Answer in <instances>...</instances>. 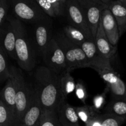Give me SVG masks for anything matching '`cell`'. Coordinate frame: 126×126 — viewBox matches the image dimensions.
Returning <instances> with one entry per match:
<instances>
[{"label": "cell", "mask_w": 126, "mask_h": 126, "mask_svg": "<svg viewBox=\"0 0 126 126\" xmlns=\"http://www.w3.org/2000/svg\"><path fill=\"white\" fill-rule=\"evenodd\" d=\"M20 126H25V125H24V124H23V123H22V124H20Z\"/></svg>", "instance_id": "35"}, {"label": "cell", "mask_w": 126, "mask_h": 126, "mask_svg": "<svg viewBox=\"0 0 126 126\" xmlns=\"http://www.w3.org/2000/svg\"><path fill=\"white\" fill-rule=\"evenodd\" d=\"M95 43L99 52L104 57L110 60L114 56L118 50V46H114L110 42L103 29L101 18L95 38Z\"/></svg>", "instance_id": "14"}, {"label": "cell", "mask_w": 126, "mask_h": 126, "mask_svg": "<svg viewBox=\"0 0 126 126\" xmlns=\"http://www.w3.org/2000/svg\"><path fill=\"white\" fill-rule=\"evenodd\" d=\"M119 1H120L121 2H123L125 6H126V0H119Z\"/></svg>", "instance_id": "34"}, {"label": "cell", "mask_w": 126, "mask_h": 126, "mask_svg": "<svg viewBox=\"0 0 126 126\" xmlns=\"http://www.w3.org/2000/svg\"><path fill=\"white\" fill-rule=\"evenodd\" d=\"M15 17L22 22L36 24L49 20L36 0H7Z\"/></svg>", "instance_id": "4"}, {"label": "cell", "mask_w": 126, "mask_h": 126, "mask_svg": "<svg viewBox=\"0 0 126 126\" xmlns=\"http://www.w3.org/2000/svg\"><path fill=\"white\" fill-rule=\"evenodd\" d=\"M112 1H113V0H101V1H102L103 3L106 4H107V5H108L110 2H111Z\"/></svg>", "instance_id": "33"}, {"label": "cell", "mask_w": 126, "mask_h": 126, "mask_svg": "<svg viewBox=\"0 0 126 126\" xmlns=\"http://www.w3.org/2000/svg\"><path fill=\"white\" fill-rule=\"evenodd\" d=\"M63 33L70 41L79 46H81L85 42L89 41L86 35L81 30L70 24L64 27Z\"/></svg>", "instance_id": "21"}, {"label": "cell", "mask_w": 126, "mask_h": 126, "mask_svg": "<svg viewBox=\"0 0 126 126\" xmlns=\"http://www.w3.org/2000/svg\"><path fill=\"white\" fill-rule=\"evenodd\" d=\"M62 49L67 64V71L77 68H90L87 57L81 46L70 41L63 32L54 36Z\"/></svg>", "instance_id": "5"}, {"label": "cell", "mask_w": 126, "mask_h": 126, "mask_svg": "<svg viewBox=\"0 0 126 126\" xmlns=\"http://www.w3.org/2000/svg\"><path fill=\"white\" fill-rule=\"evenodd\" d=\"M59 121L62 126H81L76 107H73L66 101L62 102L57 110Z\"/></svg>", "instance_id": "15"}, {"label": "cell", "mask_w": 126, "mask_h": 126, "mask_svg": "<svg viewBox=\"0 0 126 126\" xmlns=\"http://www.w3.org/2000/svg\"><path fill=\"white\" fill-rule=\"evenodd\" d=\"M110 93L109 89L106 86L104 91L101 94L97 95L95 96L92 100V107L97 111L100 113V110L103 109L106 104V98H107V94Z\"/></svg>", "instance_id": "27"}, {"label": "cell", "mask_w": 126, "mask_h": 126, "mask_svg": "<svg viewBox=\"0 0 126 126\" xmlns=\"http://www.w3.org/2000/svg\"><path fill=\"white\" fill-rule=\"evenodd\" d=\"M118 23L120 37L126 32V6L119 0H113L108 4Z\"/></svg>", "instance_id": "18"}, {"label": "cell", "mask_w": 126, "mask_h": 126, "mask_svg": "<svg viewBox=\"0 0 126 126\" xmlns=\"http://www.w3.org/2000/svg\"><path fill=\"white\" fill-rule=\"evenodd\" d=\"M9 7L7 0H0V27L7 21Z\"/></svg>", "instance_id": "29"}, {"label": "cell", "mask_w": 126, "mask_h": 126, "mask_svg": "<svg viewBox=\"0 0 126 126\" xmlns=\"http://www.w3.org/2000/svg\"><path fill=\"white\" fill-rule=\"evenodd\" d=\"M104 112L126 118V97H111L105 107Z\"/></svg>", "instance_id": "19"}, {"label": "cell", "mask_w": 126, "mask_h": 126, "mask_svg": "<svg viewBox=\"0 0 126 126\" xmlns=\"http://www.w3.org/2000/svg\"><path fill=\"white\" fill-rule=\"evenodd\" d=\"M16 83L12 75L11 78L6 81V84L1 90L0 93V100L4 103L10 111L13 118V121L16 112Z\"/></svg>", "instance_id": "16"}, {"label": "cell", "mask_w": 126, "mask_h": 126, "mask_svg": "<svg viewBox=\"0 0 126 126\" xmlns=\"http://www.w3.org/2000/svg\"><path fill=\"white\" fill-rule=\"evenodd\" d=\"M57 17L66 14V2L68 0H49Z\"/></svg>", "instance_id": "28"}, {"label": "cell", "mask_w": 126, "mask_h": 126, "mask_svg": "<svg viewBox=\"0 0 126 126\" xmlns=\"http://www.w3.org/2000/svg\"><path fill=\"white\" fill-rule=\"evenodd\" d=\"M11 70L16 83V112L12 126H20L32 103L34 89L26 82L20 70L14 66H11Z\"/></svg>", "instance_id": "3"}, {"label": "cell", "mask_w": 126, "mask_h": 126, "mask_svg": "<svg viewBox=\"0 0 126 126\" xmlns=\"http://www.w3.org/2000/svg\"><path fill=\"white\" fill-rule=\"evenodd\" d=\"M42 58L47 67L56 73L61 75L67 71V64L65 54L54 37Z\"/></svg>", "instance_id": "7"}, {"label": "cell", "mask_w": 126, "mask_h": 126, "mask_svg": "<svg viewBox=\"0 0 126 126\" xmlns=\"http://www.w3.org/2000/svg\"><path fill=\"white\" fill-rule=\"evenodd\" d=\"M7 54L3 48L0 46V81L1 82L7 81L12 76L11 66H9Z\"/></svg>", "instance_id": "23"}, {"label": "cell", "mask_w": 126, "mask_h": 126, "mask_svg": "<svg viewBox=\"0 0 126 126\" xmlns=\"http://www.w3.org/2000/svg\"><path fill=\"white\" fill-rule=\"evenodd\" d=\"M76 84L70 71H66L60 75V87H61L62 100L65 101L67 96L75 91Z\"/></svg>", "instance_id": "20"}, {"label": "cell", "mask_w": 126, "mask_h": 126, "mask_svg": "<svg viewBox=\"0 0 126 126\" xmlns=\"http://www.w3.org/2000/svg\"><path fill=\"white\" fill-rule=\"evenodd\" d=\"M39 126H62L59 121L56 111L43 110Z\"/></svg>", "instance_id": "22"}, {"label": "cell", "mask_w": 126, "mask_h": 126, "mask_svg": "<svg viewBox=\"0 0 126 126\" xmlns=\"http://www.w3.org/2000/svg\"><path fill=\"white\" fill-rule=\"evenodd\" d=\"M126 121V118L111 113H102V126H121Z\"/></svg>", "instance_id": "25"}, {"label": "cell", "mask_w": 126, "mask_h": 126, "mask_svg": "<svg viewBox=\"0 0 126 126\" xmlns=\"http://www.w3.org/2000/svg\"><path fill=\"white\" fill-rule=\"evenodd\" d=\"M34 36L37 50L42 57L47 49L49 43L53 38L52 36L49 20L42 21L36 24Z\"/></svg>", "instance_id": "12"}, {"label": "cell", "mask_w": 126, "mask_h": 126, "mask_svg": "<svg viewBox=\"0 0 126 126\" xmlns=\"http://www.w3.org/2000/svg\"><path fill=\"white\" fill-rule=\"evenodd\" d=\"M75 92L77 98L80 100L84 104L86 105V101L88 97V94L84 85L80 82H78L76 85Z\"/></svg>", "instance_id": "31"}, {"label": "cell", "mask_w": 126, "mask_h": 126, "mask_svg": "<svg viewBox=\"0 0 126 126\" xmlns=\"http://www.w3.org/2000/svg\"><path fill=\"white\" fill-rule=\"evenodd\" d=\"M76 111L79 119H81L85 124L93 119L94 117L100 114L99 112L97 111L94 107L90 105H84L82 107H76Z\"/></svg>", "instance_id": "24"}, {"label": "cell", "mask_w": 126, "mask_h": 126, "mask_svg": "<svg viewBox=\"0 0 126 126\" xmlns=\"http://www.w3.org/2000/svg\"><path fill=\"white\" fill-rule=\"evenodd\" d=\"M85 126H102V113H100L94 117L89 123L85 124Z\"/></svg>", "instance_id": "32"}, {"label": "cell", "mask_w": 126, "mask_h": 126, "mask_svg": "<svg viewBox=\"0 0 126 126\" xmlns=\"http://www.w3.org/2000/svg\"><path fill=\"white\" fill-rule=\"evenodd\" d=\"M1 33V46L3 48L7 55L17 61L16 51V35L14 28L12 23L6 21L0 27Z\"/></svg>", "instance_id": "11"}, {"label": "cell", "mask_w": 126, "mask_h": 126, "mask_svg": "<svg viewBox=\"0 0 126 126\" xmlns=\"http://www.w3.org/2000/svg\"><path fill=\"white\" fill-rule=\"evenodd\" d=\"M44 12L50 17H56L54 9L49 0H36Z\"/></svg>", "instance_id": "30"}, {"label": "cell", "mask_w": 126, "mask_h": 126, "mask_svg": "<svg viewBox=\"0 0 126 126\" xmlns=\"http://www.w3.org/2000/svg\"><path fill=\"white\" fill-rule=\"evenodd\" d=\"M34 89L43 110L57 111L63 102L60 75L46 66H39L36 70Z\"/></svg>", "instance_id": "1"}, {"label": "cell", "mask_w": 126, "mask_h": 126, "mask_svg": "<svg viewBox=\"0 0 126 126\" xmlns=\"http://www.w3.org/2000/svg\"><path fill=\"white\" fill-rule=\"evenodd\" d=\"M83 9L86 14L87 22L89 25L94 38H95L101 14L105 9L108 7V5L102 1H95L93 0H76Z\"/></svg>", "instance_id": "8"}, {"label": "cell", "mask_w": 126, "mask_h": 126, "mask_svg": "<svg viewBox=\"0 0 126 126\" xmlns=\"http://www.w3.org/2000/svg\"><path fill=\"white\" fill-rule=\"evenodd\" d=\"M93 1H101V0H93Z\"/></svg>", "instance_id": "36"}, {"label": "cell", "mask_w": 126, "mask_h": 126, "mask_svg": "<svg viewBox=\"0 0 126 126\" xmlns=\"http://www.w3.org/2000/svg\"><path fill=\"white\" fill-rule=\"evenodd\" d=\"M105 82L111 97H126V83L114 70L94 69Z\"/></svg>", "instance_id": "9"}, {"label": "cell", "mask_w": 126, "mask_h": 126, "mask_svg": "<svg viewBox=\"0 0 126 126\" xmlns=\"http://www.w3.org/2000/svg\"><path fill=\"white\" fill-rule=\"evenodd\" d=\"M7 20L12 23L16 32L17 63L22 70L26 71H32L36 64V59L25 25L22 21L9 15Z\"/></svg>", "instance_id": "2"}, {"label": "cell", "mask_w": 126, "mask_h": 126, "mask_svg": "<svg viewBox=\"0 0 126 126\" xmlns=\"http://www.w3.org/2000/svg\"><path fill=\"white\" fill-rule=\"evenodd\" d=\"M81 47L86 54L91 68L94 70L96 68L100 70H113L111 65L110 59L104 57L99 52L95 41H87Z\"/></svg>", "instance_id": "10"}, {"label": "cell", "mask_w": 126, "mask_h": 126, "mask_svg": "<svg viewBox=\"0 0 126 126\" xmlns=\"http://www.w3.org/2000/svg\"><path fill=\"white\" fill-rule=\"evenodd\" d=\"M13 118L4 103L0 100V126H12Z\"/></svg>", "instance_id": "26"}, {"label": "cell", "mask_w": 126, "mask_h": 126, "mask_svg": "<svg viewBox=\"0 0 126 126\" xmlns=\"http://www.w3.org/2000/svg\"><path fill=\"white\" fill-rule=\"evenodd\" d=\"M100 18L103 29L110 42L114 46H118L120 38L118 23L108 7L102 11Z\"/></svg>", "instance_id": "13"}, {"label": "cell", "mask_w": 126, "mask_h": 126, "mask_svg": "<svg viewBox=\"0 0 126 126\" xmlns=\"http://www.w3.org/2000/svg\"><path fill=\"white\" fill-rule=\"evenodd\" d=\"M66 15L70 25L81 30L89 41H95L84 11L76 0H68Z\"/></svg>", "instance_id": "6"}, {"label": "cell", "mask_w": 126, "mask_h": 126, "mask_svg": "<svg viewBox=\"0 0 126 126\" xmlns=\"http://www.w3.org/2000/svg\"><path fill=\"white\" fill-rule=\"evenodd\" d=\"M43 110V107L34 91L32 103L23 117L22 123L25 126H39Z\"/></svg>", "instance_id": "17"}]
</instances>
